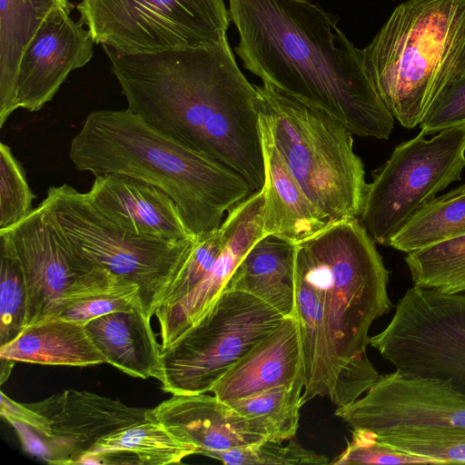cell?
Here are the masks:
<instances>
[{
    "label": "cell",
    "mask_w": 465,
    "mask_h": 465,
    "mask_svg": "<svg viewBox=\"0 0 465 465\" xmlns=\"http://www.w3.org/2000/svg\"><path fill=\"white\" fill-rule=\"evenodd\" d=\"M127 108L190 148L264 185L259 94L227 36L219 43L151 54L103 45Z\"/></svg>",
    "instance_id": "obj_1"
},
{
    "label": "cell",
    "mask_w": 465,
    "mask_h": 465,
    "mask_svg": "<svg viewBox=\"0 0 465 465\" xmlns=\"http://www.w3.org/2000/svg\"><path fill=\"white\" fill-rule=\"evenodd\" d=\"M244 67L316 106L353 134L387 140L395 119L337 19L309 0H229Z\"/></svg>",
    "instance_id": "obj_2"
},
{
    "label": "cell",
    "mask_w": 465,
    "mask_h": 465,
    "mask_svg": "<svg viewBox=\"0 0 465 465\" xmlns=\"http://www.w3.org/2000/svg\"><path fill=\"white\" fill-rule=\"evenodd\" d=\"M74 166L154 186L179 207L194 236L218 230L255 190L242 174L157 130L128 108L91 112L73 137Z\"/></svg>",
    "instance_id": "obj_3"
},
{
    "label": "cell",
    "mask_w": 465,
    "mask_h": 465,
    "mask_svg": "<svg viewBox=\"0 0 465 465\" xmlns=\"http://www.w3.org/2000/svg\"><path fill=\"white\" fill-rule=\"evenodd\" d=\"M366 71L394 119L420 125L465 71V0H406L361 49Z\"/></svg>",
    "instance_id": "obj_4"
},
{
    "label": "cell",
    "mask_w": 465,
    "mask_h": 465,
    "mask_svg": "<svg viewBox=\"0 0 465 465\" xmlns=\"http://www.w3.org/2000/svg\"><path fill=\"white\" fill-rule=\"evenodd\" d=\"M295 276L318 295L339 374L366 353L371 325L392 307L390 272L359 219L350 218L296 242Z\"/></svg>",
    "instance_id": "obj_5"
},
{
    "label": "cell",
    "mask_w": 465,
    "mask_h": 465,
    "mask_svg": "<svg viewBox=\"0 0 465 465\" xmlns=\"http://www.w3.org/2000/svg\"><path fill=\"white\" fill-rule=\"evenodd\" d=\"M260 115L285 164L328 223L359 219L368 187L352 133L324 110L256 85Z\"/></svg>",
    "instance_id": "obj_6"
},
{
    "label": "cell",
    "mask_w": 465,
    "mask_h": 465,
    "mask_svg": "<svg viewBox=\"0 0 465 465\" xmlns=\"http://www.w3.org/2000/svg\"><path fill=\"white\" fill-rule=\"evenodd\" d=\"M42 202L74 250L138 286L142 311L151 319L189 256L196 236L171 241L133 234L102 214L85 193L67 183L51 186Z\"/></svg>",
    "instance_id": "obj_7"
},
{
    "label": "cell",
    "mask_w": 465,
    "mask_h": 465,
    "mask_svg": "<svg viewBox=\"0 0 465 465\" xmlns=\"http://www.w3.org/2000/svg\"><path fill=\"white\" fill-rule=\"evenodd\" d=\"M283 318L251 294L224 290L194 324L168 346H161L156 379L171 394L211 392Z\"/></svg>",
    "instance_id": "obj_8"
},
{
    "label": "cell",
    "mask_w": 465,
    "mask_h": 465,
    "mask_svg": "<svg viewBox=\"0 0 465 465\" xmlns=\"http://www.w3.org/2000/svg\"><path fill=\"white\" fill-rule=\"evenodd\" d=\"M402 142L372 173L359 221L376 243L392 237L465 168V127Z\"/></svg>",
    "instance_id": "obj_9"
},
{
    "label": "cell",
    "mask_w": 465,
    "mask_h": 465,
    "mask_svg": "<svg viewBox=\"0 0 465 465\" xmlns=\"http://www.w3.org/2000/svg\"><path fill=\"white\" fill-rule=\"evenodd\" d=\"M369 344L395 371L446 381L465 394V292L445 293L413 285L394 315Z\"/></svg>",
    "instance_id": "obj_10"
},
{
    "label": "cell",
    "mask_w": 465,
    "mask_h": 465,
    "mask_svg": "<svg viewBox=\"0 0 465 465\" xmlns=\"http://www.w3.org/2000/svg\"><path fill=\"white\" fill-rule=\"evenodd\" d=\"M77 9L94 43L123 54L214 45L231 20L223 0H82Z\"/></svg>",
    "instance_id": "obj_11"
},
{
    "label": "cell",
    "mask_w": 465,
    "mask_h": 465,
    "mask_svg": "<svg viewBox=\"0 0 465 465\" xmlns=\"http://www.w3.org/2000/svg\"><path fill=\"white\" fill-rule=\"evenodd\" d=\"M22 267L27 289L25 327L55 319L73 301L121 281L76 250L41 202L18 223L0 230Z\"/></svg>",
    "instance_id": "obj_12"
},
{
    "label": "cell",
    "mask_w": 465,
    "mask_h": 465,
    "mask_svg": "<svg viewBox=\"0 0 465 465\" xmlns=\"http://www.w3.org/2000/svg\"><path fill=\"white\" fill-rule=\"evenodd\" d=\"M334 414L375 438L401 433H465V394L446 381L380 375L366 394Z\"/></svg>",
    "instance_id": "obj_13"
},
{
    "label": "cell",
    "mask_w": 465,
    "mask_h": 465,
    "mask_svg": "<svg viewBox=\"0 0 465 465\" xmlns=\"http://www.w3.org/2000/svg\"><path fill=\"white\" fill-rule=\"evenodd\" d=\"M25 404L50 421L52 437L44 438L51 464H79L102 439L147 420L146 408L86 391L66 390Z\"/></svg>",
    "instance_id": "obj_14"
},
{
    "label": "cell",
    "mask_w": 465,
    "mask_h": 465,
    "mask_svg": "<svg viewBox=\"0 0 465 465\" xmlns=\"http://www.w3.org/2000/svg\"><path fill=\"white\" fill-rule=\"evenodd\" d=\"M69 3L55 7L44 20L19 64L18 106L37 112L50 102L69 74L92 58L94 40L76 23Z\"/></svg>",
    "instance_id": "obj_15"
},
{
    "label": "cell",
    "mask_w": 465,
    "mask_h": 465,
    "mask_svg": "<svg viewBox=\"0 0 465 465\" xmlns=\"http://www.w3.org/2000/svg\"><path fill=\"white\" fill-rule=\"evenodd\" d=\"M263 203L264 191L262 188L232 209L220 227L223 248L211 270L182 301L155 312L161 330L162 347L174 341L209 310L223 292L245 253L265 235Z\"/></svg>",
    "instance_id": "obj_16"
},
{
    "label": "cell",
    "mask_w": 465,
    "mask_h": 465,
    "mask_svg": "<svg viewBox=\"0 0 465 465\" xmlns=\"http://www.w3.org/2000/svg\"><path fill=\"white\" fill-rule=\"evenodd\" d=\"M85 193L102 214L133 234L171 241L194 237L174 201L140 180L102 174Z\"/></svg>",
    "instance_id": "obj_17"
},
{
    "label": "cell",
    "mask_w": 465,
    "mask_h": 465,
    "mask_svg": "<svg viewBox=\"0 0 465 465\" xmlns=\"http://www.w3.org/2000/svg\"><path fill=\"white\" fill-rule=\"evenodd\" d=\"M146 419L163 425L199 454L225 451L265 440L227 402L205 393L173 394L148 409Z\"/></svg>",
    "instance_id": "obj_18"
},
{
    "label": "cell",
    "mask_w": 465,
    "mask_h": 465,
    "mask_svg": "<svg viewBox=\"0 0 465 465\" xmlns=\"http://www.w3.org/2000/svg\"><path fill=\"white\" fill-rule=\"evenodd\" d=\"M304 379L300 330L294 316L245 353L213 387L223 401L249 397L276 386Z\"/></svg>",
    "instance_id": "obj_19"
},
{
    "label": "cell",
    "mask_w": 465,
    "mask_h": 465,
    "mask_svg": "<svg viewBox=\"0 0 465 465\" xmlns=\"http://www.w3.org/2000/svg\"><path fill=\"white\" fill-rule=\"evenodd\" d=\"M265 181L263 231L294 242L323 229L329 223L308 199L274 145L261 118Z\"/></svg>",
    "instance_id": "obj_20"
},
{
    "label": "cell",
    "mask_w": 465,
    "mask_h": 465,
    "mask_svg": "<svg viewBox=\"0 0 465 465\" xmlns=\"http://www.w3.org/2000/svg\"><path fill=\"white\" fill-rule=\"evenodd\" d=\"M295 256L296 242L280 235L266 234L245 253L224 290L246 292L283 317L293 316Z\"/></svg>",
    "instance_id": "obj_21"
},
{
    "label": "cell",
    "mask_w": 465,
    "mask_h": 465,
    "mask_svg": "<svg viewBox=\"0 0 465 465\" xmlns=\"http://www.w3.org/2000/svg\"><path fill=\"white\" fill-rule=\"evenodd\" d=\"M85 329L107 363L133 377L157 378L161 345L141 307L94 318Z\"/></svg>",
    "instance_id": "obj_22"
},
{
    "label": "cell",
    "mask_w": 465,
    "mask_h": 465,
    "mask_svg": "<svg viewBox=\"0 0 465 465\" xmlns=\"http://www.w3.org/2000/svg\"><path fill=\"white\" fill-rule=\"evenodd\" d=\"M0 357L41 365L85 367L107 363L92 341L85 323L51 319L25 327Z\"/></svg>",
    "instance_id": "obj_23"
},
{
    "label": "cell",
    "mask_w": 465,
    "mask_h": 465,
    "mask_svg": "<svg viewBox=\"0 0 465 465\" xmlns=\"http://www.w3.org/2000/svg\"><path fill=\"white\" fill-rule=\"evenodd\" d=\"M68 0H0V127L18 106L19 64L46 16Z\"/></svg>",
    "instance_id": "obj_24"
},
{
    "label": "cell",
    "mask_w": 465,
    "mask_h": 465,
    "mask_svg": "<svg viewBox=\"0 0 465 465\" xmlns=\"http://www.w3.org/2000/svg\"><path fill=\"white\" fill-rule=\"evenodd\" d=\"M193 454H199L196 446L147 420L102 439L79 464H113L117 463V459L124 463L125 458L131 464L166 465L181 463Z\"/></svg>",
    "instance_id": "obj_25"
},
{
    "label": "cell",
    "mask_w": 465,
    "mask_h": 465,
    "mask_svg": "<svg viewBox=\"0 0 465 465\" xmlns=\"http://www.w3.org/2000/svg\"><path fill=\"white\" fill-rule=\"evenodd\" d=\"M304 379L276 386L227 403L265 440L282 442L294 438L299 427Z\"/></svg>",
    "instance_id": "obj_26"
},
{
    "label": "cell",
    "mask_w": 465,
    "mask_h": 465,
    "mask_svg": "<svg viewBox=\"0 0 465 465\" xmlns=\"http://www.w3.org/2000/svg\"><path fill=\"white\" fill-rule=\"evenodd\" d=\"M465 235V183L436 197L392 237L389 246L415 252Z\"/></svg>",
    "instance_id": "obj_27"
},
{
    "label": "cell",
    "mask_w": 465,
    "mask_h": 465,
    "mask_svg": "<svg viewBox=\"0 0 465 465\" xmlns=\"http://www.w3.org/2000/svg\"><path fill=\"white\" fill-rule=\"evenodd\" d=\"M405 262L414 285L465 292V235L409 252Z\"/></svg>",
    "instance_id": "obj_28"
},
{
    "label": "cell",
    "mask_w": 465,
    "mask_h": 465,
    "mask_svg": "<svg viewBox=\"0 0 465 465\" xmlns=\"http://www.w3.org/2000/svg\"><path fill=\"white\" fill-rule=\"evenodd\" d=\"M27 289L22 267L9 242L0 236V346L25 329Z\"/></svg>",
    "instance_id": "obj_29"
},
{
    "label": "cell",
    "mask_w": 465,
    "mask_h": 465,
    "mask_svg": "<svg viewBox=\"0 0 465 465\" xmlns=\"http://www.w3.org/2000/svg\"><path fill=\"white\" fill-rule=\"evenodd\" d=\"M206 456L228 465L330 464L327 456L303 448L294 438L287 446L263 440L225 451L210 452Z\"/></svg>",
    "instance_id": "obj_30"
},
{
    "label": "cell",
    "mask_w": 465,
    "mask_h": 465,
    "mask_svg": "<svg viewBox=\"0 0 465 465\" xmlns=\"http://www.w3.org/2000/svg\"><path fill=\"white\" fill-rule=\"evenodd\" d=\"M35 195L28 185L21 163L10 147L0 143V230L9 228L33 210Z\"/></svg>",
    "instance_id": "obj_31"
},
{
    "label": "cell",
    "mask_w": 465,
    "mask_h": 465,
    "mask_svg": "<svg viewBox=\"0 0 465 465\" xmlns=\"http://www.w3.org/2000/svg\"><path fill=\"white\" fill-rule=\"evenodd\" d=\"M222 248L221 228L202 236H196L189 256L168 287L158 309L173 306L187 296L211 270Z\"/></svg>",
    "instance_id": "obj_32"
},
{
    "label": "cell",
    "mask_w": 465,
    "mask_h": 465,
    "mask_svg": "<svg viewBox=\"0 0 465 465\" xmlns=\"http://www.w3.org/2000/svg\"><path fill=\"white\" fill-rule=\"evenodd\" d=\"M403 452L437 460L465 463V433H401L376 438Z\"/></svg>",
    "instance_id": "obj_33"
},
{
    "label": "cell",
    "mask_w": 465,
    "mask_h": 465,
    "mask_svg": "<svg viewBox=\"0 0 465 465\" xmlns=\"http://www.w3.org/2000/svg\"><path fill=\"white\" fill-rule=\"evenodd\" d=\"M138 289L135 284L121 281L103 291L73 301L57 318L86 323L114 312L141 307Z\"/></svg>",
    "instance_id": "obj_34"
},
{
    "label": "cell",
    "mask_w": 465,
    "mask_h": 465,
    "mask_svg": "<svg viewBox=\"0 0 465 465\" xmlns=\"http://www.w3.org/2000/svg\"><path fill=\"white\" fill-rule=\"evenodd\" d=\"M330 464H440L437 460L409 454L378 440L364 430H352L344 450Z\"/></svg>",
    "instance_id": "obj_35"
},
{
    "label": "cell",
    "mask_w": 465,
    "mask_h": 465,
    "mask_svg": "<svg viewBox=\"0 0 465 465\" xmlns=\"http://www.w3.org/2000/svg\"><path fill=\"white\" fill-rule=\"evenodd\" d=\"M426 134L465 127V71L439 95L420 124Z\"/></svg>",
    "instance_id": "obj_36"
},
{
    "label": "cell",
    "mask_w": 465,
    "mask_h": 465,
    "mask_svg": "<svg viewBox=\"0 0 465 465\" xmlns=\"http://www.w3.org/2000/svg\"><path fill=\"white\" fill-rule=\"evenodd\" d=\"M379 376L367 352L359 355L341 370L329 399L337 408L349 405L367 392Z\"/></svg>",
    "instance_id": "obj_37"
},
{
    "label": "cell",
    "mask_w": 465,
    "mask_h": 465,
    "mask_svg": "<svg viewBox=\"0 0 465 465\" xmlns=\"http://www.w3.org/2000/svg\"><path fill=\"white\" fill-rule=\"evenodd\" d=\"M0 414L6 420H14L25 423L45 438L52 437L50 421L43 415L30 409L25 403H19L1 391Z\"/></svg>",
    "instance_id": "obj_38"
},
{
    "label": "cell",
    "mask_w": 465,
    "mask_h": 465,
    "mask_svg": "<svg viewBox=\"0 0 465 465\" xmlns=\"http://www.w3.org/2000/svg\"><path fill=\"white\" fill-rule=\"evenodd\" d=\"M7 421L15 430L20 441L26 451L45 460L46 462H49L50 450L42 435L37 433L35 430L33 432V429L23 422L14 420H8Z\"/></svg>",
    "instance_id": "obj_39"
},
{
    "label": "cell",
    "mask_w": 465,
    "mask_h": 465,
    "mask_svg": "<svg viewBox=\"0 0 465 465\" xmlns=\"http://www.w3.org/2000/svg\"><path fill=\"white\" fill-rule=\"evenodd\" d=\"M0 360L1 363L5 365H1V382L3 383L7 379L15 361L1 357Z\"/></svg>",
    "instance_id": "obj_40"
}]
</instances>
